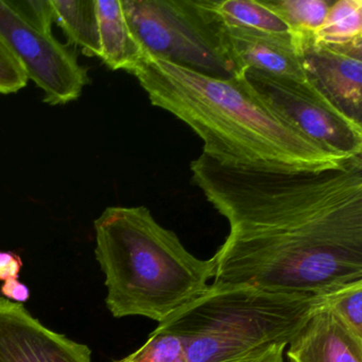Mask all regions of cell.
<instances>
[{"mask_svg":"<svg viewBox=\"0 0 362 362\" xmlns=\"http://www.w3.org/2000/svg\"><path fill=\"white\" fill-rule=\"evenodd\" d=\"M98 16L99 58L112 71L132 73L145 57L132 35L120 0H96Z\"/></svg>","mask_w":362,"mask_h":362,"instance_id":"cell-12","label":"cell"},{"mask_svg":"<svg viewBox=\"0 0 362 362\" xmlns=\"http://www.w3.org/2000/svg\"><path fill=\"white\" fill-rule=\"evenodd\" d=\"M131 74L151 105L187 124L202 139L203 154L223 166L317 173L349 160L298 132L239 76L217 79L148 54Z\"/></svg>","mask_w":362,"mask_h":362,"instance_id":"cell-2","label":"cell"},{"mask_svg":"<svg viewBox=\"0 0 362 362\" xmlns=\"http://www.w3.org/2000/svg\"><path fill=\"white\" fill-rule=\"evenodd\" d=\"M114 362H187V359L177 337L154 330L141 349Z\"/></svg>","mask_w":362,"mask_h":362,"instance_id":"cell-18","label":"cell"},{"mask_svg":"<svg viewBox=\"0 0 362 362\" xmlns=\"http://www.w3.org/2000/svg\"><path fill=\"white\" fill-rule=\"evenodd\" d=\"M325 305L326 294L213 283L156 330L177 337L187 362H284L286 347Z\"/></svg>","mask_w":362,"mask_h":362,"instance_id":"cell-4","label":"cell"},{"mask_svg":"<svg viewBox=\"0 0 362 362\" xmlns=\"http://www.w3.org/2000/svg\"><path fill=\"white\" fill-rule=\"evenodd\" d=\"M326 306L362 339V279L342 286L326 294Z\"/></svg>","mask_w":362,"mask_h":362,"instance_id":"cell-17","label":"cell"},{"mask_svg":"<svg viewBox=\"0 0 362 362\" xmlns=\"http://www.w3.org/2000/svg\"><path fill=\"white\" fill-rule=\"evenodd\" d=\"M0 42L21 63L28 80L44 93L48 105H66L81 96L88 71L75 49L23 18L10 1L0 0Z\"/></svg>","mask_w":362,"mask_h":362,"instance_id":"cell-7","label":"cell"},{"mask_svg":"<svg viewBox=\"0 0 362 362\" xmlns=\"http://www.w3.org/2000/svg\"><path fill=\"white\" fill-rule=\"evenodd\" d=\"M288 346L289 362H362V339L326 305L311 315Z\"/></svg>","mask_w":362,"mask_h":362,"instance_id":"cell-10","label":"cell"},{"mask_svg":"<svg viewBox=\"0 0 362 362\" xmlns=\"http://www.w3.org/2000/svg\"><path fill=\"white\" fill-rule=\"evenodd\" d=\"M289 26L292 35L313 33L323 24L332 0H262Z\"/></svg>","mask_w":362,"mask_h":362,"instance_id":"cell-16","label":"cell"},{"mask_svg":"<svg viewBox=\"0 0 362 362\" xmlns=\"http://www.w3.org/2000/svg\"><path fill=\"white\" fill-rule=\"evenodd\" d=\"M190 170L230 224L214 283L324 296L362 279V156L286 173L233 168L202 153Z\"/></svg>","mask_w":362,"mask_h":362,"instance_id":"cell-1","label":"cell"},{"mask_svg":"<svg viewBox=\"0 0 362 362\" xmlns=\"http://www.w3.org/2000/svg\"><path fill=\"white\" fill-rule=\"evenodd\" d=\"M215 8L228 26L272 35H292L289 26L262 0H216Z\"/></svg>","mask_w":362,"mask_h":362,"instance_id":"cell-14","label":"cell"},{"mask_svg":"<svg viewBox=\"0 0 362 362\" xmlns=\"http://www.w3.org/2000/svg\"><path fill=\"white\" fill-rule=\"evenodd\" d=\"M88 346L42 325L24 305L0 296V362H92Z\"/></svg>","mask_w":362,"mask_h":362,"instance_id":"cell-9","label":"cell"},{"mask_svg":"<svg viewBox=\"0 0 362 362\" xmlns=\"http://www.w3.org/2000/svg\"><path fill=\"white\" fill-rule=\"evenodd\" d=\"M54 18L69 45L81 48L88 57L100 56L96 0H50Z\"/></svg>","mask_w":362,"mask_h":362,"instance_id":"cell-13","label":"cell"},{"mask_svg":"<svg viewBox=\"0 0 362 362\" xmlns=\"http://www.w3.org/2000/svg\"><path fill=\"white\" fill-rule=\"evenodd\" d=\"M292 37L307 81L362 126V42L334 46L315 43L311 33Z\"/></svg>","mask_w":362,"mask_h":362,"instance_id":"cell-8","label":"cell"},{"mask_svg":"<svg viewBox=\"0 0 362 362\" xmlns=\"http://www.w3.org/2000/svg\"><path fill=\"white\" fill-rule=\"evenodd\" d=\"M0 291L7 300H14V303L27 302L30 298V289L27 287L18 279H10L5 281L3 287L0 288Z\"/></svg>","mask_w":362,"mask_h":362,"instance_id":"cell-22","label":"cell"},{"mask_svg":"<svg viewBox=\"0 0 362 362\" xmlns=\"http://www.w3.org/2000/svg\"><path fill=\"white\" fill-rule=\"evenodd\" d=\"M12 7L29 23L39 27L42 30L52 31L54 11L50 0H25L10 1Z\"/></svg>","mask_w":362,"mask_h":362,"instance_id":"cell-20","label":"cell"},{"mask_svg":"<svg viewBox=\"0 0 362 362\" xmlns=\"http://www.w3.org/2000/svg\"><path fill=\"white\" fill-rule=\"evenodd\" d=\"M23 262L18 254L13 252L0 251V281L18 279Z\"/></svg>","mask_w":362,"mask_h":362,"instance_id":"cell-21","label":"cell"},{"mask_svg":"<svg viewBox=\"0 0 362 362\" xmlns=\"http://www.w3.org/2000/svg\"><path fill=\"white\" fill-rule=\"evenodd\" d=\"M94 226L95 254L114 317L141 315L162 323L209 289L215 259L189 253L147 207H107Z\"/></svg>","mask_w":362,"mask_h":362,"instance_id":"cell-3","label":"cell"},{"mask_svg":"<svg viewBox=\"0 0 362 362\" xmlns=\"http://www.w3.org/2000/svg\"><path fill=\"white\" fill-rule=\"evenodd\" d=\"M243 78L254 94L298 132L351 160L362 156V126L334 107L307 80L245 69Z\"/></svg>","mask_w":362,"mask_h":362,"instance_id":"cell-6","label":"cell"},{"mask_svg":"<svg viewBox=\"0 0 362 362\" xmlns=\"http://www.w3.org/2000/svg\"><path fill=\"white\" fill-rule=\"evenodd\" d=\"M144 52L217 79L238 77L216 0H120Z\"/></svg>","mask_w":362,"mask_h":362,"instance_id":"cell-5","label":"cell"},{"mask_svg":"<svg viewBox=\"0 0 362 362\" xmlns=\"http://www.w3.org/2000/svg\"><path fill=\"white\" fill-rule=\"evenodd\" d=\"M313 40L334 46L362 42V0L334 1Z\"/></svg>","mask_w":362,"mask_h":362,"instance_id":"cell-15","label":"cell"},{"mask_svg":"<svg viewBox=\"0 0 362 362\" xmlns=\"http://www.w3.org/2000/svg\"><path fill=\"white\" fill-rule=\"evenodd\" d=\"M230 52L239 75L245 69L306 80L292 35H272L226 25Z\"/></svg>","mask_w":362,"mask_h":362,"instance_id":"cell-11","label":"cell"},{"mask_svg":"<svg viewBox=\"0 0 362 362\" xmlns=\"http://www.w3.org/2000/svg\"><path fill=\"white\" fill-rule=\"evenodd\" d=\"M28 81L21 63L0 42V94H16L26 88Z\"/></svg>","mask_w":362,"mask_h":362,"instance_id":"cell-19","label":"cell"}]
</instances>
